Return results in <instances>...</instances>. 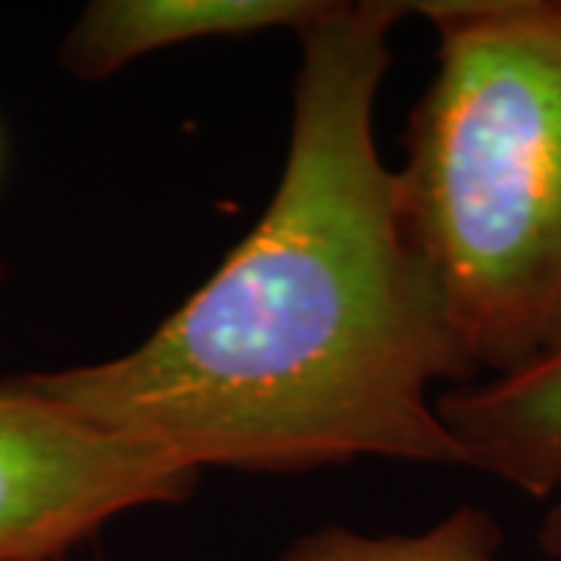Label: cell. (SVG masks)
Returning <instances> with one entry per match:
<instances>
[{
	"mask_svg": "<svg viewBox=\"0 0 561 561\" xmlns=\"http://www.w3.org/2000/svg\"><path fill=\"white\" fill-rule=\"evenodd\" d=\"M537 542H540V549L549 559L561 561V493L559 500L549 505V512L542 515Z\"/></svg>",
	"mask_w": 561,
	"mask_h": 561,
	"instance_id": "52a82bcc",
	"label": "cell"
},
{
	"mask_svg": "<svg viewBox=\"0 0 561 561\" xmlns=\"http://www.w3.org/2000/svg\"><path fill=\"white\" fill-rule=\"evenodd\" d=\"M546 13H549V20L561 28V0H546Z\"/></svg>",
	"mask_w": 561,
	"mask_h": 561,
	"instance_id": "ba28073f",
	"label": "cell"
},
{
	"mask_svg": "<svg viewBox=\"0 0 561 561\" xmlns=\"http://www.w3.org/2000/svg\"><path fill=\"white\" fill-rule=\"evenodd\" d=\"M400 0L331 7L300 35L290 140L262 219L131 353L16 375L101 431L206 468L356 459L465 465L431 400L478 371L409 238L375 140Z\"/></svg>",
	"mask_w": 561,
	"mask_h": 561,
	"instance_id": "6da1fadb",
	"label": "cell"
},
{
	"mask_svg": "<svg viewBox=\"0 0 561 561\" xmlns=\"http://www.w3.org/2000/svg\"><path fill=\"white\" fill-rule=\"evenodd\" d=\"M500 522L461 505L421 534L368 537L350 527H321L287 546L278 561H502Z\"/></svg>",
	"mask_w": 561,
	"mask_h": 561,
	"instance_id": "8992f818",
	"label": "cell"
},
{
	"mask_svg": "<svg viewBox=\"0 0 561 561\" xmlns=\"http://www.w3.org/2000/svg\"><path fill=\"white\" fill-rule=\"evenodd\" d=\"M203 468L160 443L101 431L0 381V561H62L140 505L191 500Z\"/></svg>",
	"mask_w": 561,
	"mask_h": 561,
	"instance_id": "3957f363",
	"label": "cell"
},
{
	"mask_svg": "<svg viewBox=\"0 0 561 561\" xmlns=\"http://www.w3.org/2000/svg\"><path fill=\"white\" fill-rule=\"evenodd\" d=\"M440 32L409 116V238L471 368L561 350V28L546 0H415Z\"/></svg>",
	"mask_w": 561,
	"mask_h": 561,
	"instance_id": "7a4b0ae2",
	"label": "cell"
},
{
	"mask_svg": "<svg viewBox=\"0 0 561 561\" xmlns=\"http://www.w3.org/2000/svg\"><path fill=\"white\" fill-rule=\"evenodd\" d=\"M331 0H94L60 44V66L84 81L116 76L147 54L187 41L302 32Z\"/></svg>",
	"mask_w": 561,
	"mask_h": 561,
	"instance_id": "5b68a950",
	"label": "cell"
},
{
	"mask_svg": "<svg viewBox=\"0 0 561 561\" xmlns=\"http://www.w3.org/2000/svg\"><path fill=\"white\" fill-rule=\"evenodd\" d=\"M98 561H103V559H98Z\"/></svg>",
	"mask_w": 561,
	"mask_h": 561,
	"instance_id": "9c48e42d",
	"label": "cell"
},
{
	"mask_svg": "<svg viewBox=\"0 0 561 561\" xmlns=\"http://www.w3.org/2000/svg\"><path fill=\"white\" fill-rule=\"evenodd\" d=\"M437 412L465 453V468L500 478L530 500L561 493V350L437 397Z\"/></svg>",
	"mask_w": 561,
	"mask_h": 561,
	"instance_id": "277c9868",
	"label": "cell"
}]
</instances>
